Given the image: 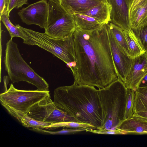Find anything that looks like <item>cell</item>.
<instances>
[{"instance_id": "7", "label": "cell", "mask_w": 147, "mask_h": 147, "mask_svg": "<svg viewBox=\"0 0 147 147\" xmlns=\"http://www.w3.org/2000/svg\"><path fill=\"white\" fill-rule=\"evenodd\" d=\"M48 16L45 33L58 39L72 36L76 28L72 15L67 13L59 0H48Z\"/></svg>"}, {"instance_id": "34", "label": "cell", "mask_w": 147, "mask_h": 147, "mask_svg": "<svg viewBox=\"0 0 147 147\" xmlns=\"http://www.w3.org/2000/svg\"><path fill=\"white\" fill-rule=\"evenodd\" d=\"M145 134H147V131L145 132Z\"/></svg>"}, {"instance_id": "17", "label": "cell", "mask_w": 147, "mask_h": 147, "mask_svg": "<svg viewBox=\"0 0 147 147\" xmlns=\"http://www.w3.org/2000/svg\"><path fill=\"white\" fill-rule=\"evenodd\" d=\"M117 129L127 134H145L147 131V121L131 117L123 121Z\"/></svg>"}, {"instance_id": "3", "label": "cell", "mask_w": 147, "mask_h": 147, "mask_svg": "<svg viewBox=\"0 0 147 147\" xmlns=\"http://www.w3.org/2000/svg\"><path fill=\"white\" fill-rule=\"evenodd\" d=\"M98 90L105 119L104 125L100 130L117 129L125 120L127 88L118 79L106 87Z\"/></svg>"}, {"instance_id": "26", "label": "cell", "mask_w": 147, "mask_h": 147, "mask_svg": "<svg viewBox=\"0 0 147 147\" xmlns=\"http://www.w3.org/2000/svg\"><path fill=\"white\" fill-rule=\"evenodd\" d=\"M143 47L147 49V24L135 30H133Z\"/></svg>"}, {"instance_id": "29", "label": "cell", "mask_w": 147, "mask_h": 147, "mask_svg": "<svg viewBox=\"0 0 147 147\" xmlns=\"http://www.w3.org/2000/svg\"><path fill=\"white\" fill-rule=\"evenodd\" d=\"M8 2L9 0H0V17L3 13H8Z\"/></svg>"}, {"instance_id": "24", "label": "cell", "mask_w": 147, "mask_h": 147, "mask_svg": "<svg viewBox=\"0 0 147 147\" xmlns=\"http://www.w3.org/2000/svg\"><path fill=\"white\" fill-rule=\"evenodd\" d=\"M135 92L127 89V102L125 113V119L132 117L134 114V108Z\"/></svg>"}, {"instance_id": "1", "label": "cell", "mask_w": 147, "mask_h": 147, "mask_svg": "<svg viewBox=\"0 0 147 147\" xmlns=\"http://www.w3.org/2000/svg\"><path fill=\"white\" fill-rule=\"evenodd\" d=\"M76 62L70 69L78 85L104 88L118 79L107 24L93 31L76 28L73 34Z\"/></svg>"}, {"instance_id": "18", "label": "cell", "mask_w": 147, "mask_h": 147, "mask_svg": "<svg viewBox=\"0 0 147 147\" xmlns=\"http://www.w3.org/2000/svg\"><path fill=\"white\" fill-rule=\"evenodd\" d=\"M72 15L76 28L83 30H94L100 28L104 25L95 18L84 14L74 13Z\"/></svg>"}, {"instance_id": "5", "label": "cell", "mask_w": 147, "mask_h": 147, "mask_svg": "<svg viewBox=\"0 0 147 147\" xmlns=\"http://www.w3.org/2000/svg\"><path fill=\"white\" fill-rule=\"evenodd\" d=\"M24 34L23 43L36 45L50 52L66 63L70 68L76 62L73 35L64 39L52 38L45 33H41L16 25Z\"/></svg>"}, {"instance_id": "15", "label": "cell", "mask_w": 147, "mask_h": 147, "mask_svg": "<svg viewBox=\"0 0 147 147\" xmlns=\"http://www.w3.org/2000/svg\"><path fill=\"white\" fill-rule=\"evenodd\" d=\"M131 27L138 29L147 24V0H144L130 12Z\"/></svg>"}, {"instance_id": "23", "label": "cell", "mask_w": 147, "mask_h": 147, "mask_svg": "<svg viewBox=\"0 0 147 147\" xmlns=\"http://www.w3.org/2000/svg\"><path fill=\"white\" fill-rule=\"evenodd\" d=\"M61 127L66 128H85L96 129L93 126L89 124L72 122L52 123L48 127L47 129L53 130Z\"/></svg>"}, {"instance_id": "25", "label": "cell", "mask_w": 147, "mask_h": 147, "mask_svg": "<svg viewBox=\"0 0 147 147\" xmlns=\"http://www.w3.org/2000/svg\"><path fill=\"white\" fill-rule=\"evenodd\" d=\"M92 129L85 128H64L62 130L56 131H50L44 130L43 129H36L35 131L37 132L45 133L51 135H67L74 134L82 131H89Z\"/></svg>"}, {"instance_id": "12", "label": "cell", "mask_w": 147, "mask_h": 147, "mask_svg": "<svg viewBox=\"0 0 147 147\" xmlns=\"http://www.w3.org/2000/svg\"><path fill=\"white\" fill-rule=\"evenodd\" d=\"M147 75V51L132 59L131 68L124 84L126 88L135 92Z\"/></svg>"}, {"instance_id": "33", "label": "cell", "mask_w": 147, "mask_h": 147, "mask_svg": "<svg viewBox=\"0 0 147 147\" xmlns=\"http://www.w3.org/2000/svg\"><path fill=\"white\" fill-rule=\"evenodd\" d=\"M132 117L133 118L141 120L147 121V118L135 116H133Z\"/></svg>"}, {"instance_id": "10", "label": "cell", "mask_w": 147, "mask_h": 147, "mask_svg": "<svg viewBox=\"0 0 147 147\" xmlns=\"http://www.w3.org/2000/svg\"><path fill=\"white\" fill-rule=\"evenodd\" d=\"M108 30L112 57L118 79L124 84L130 71L132 59L127 55L108 28Z\"/></svg>"}, {"instance_id": "22", "label": "cell", "mask_w": 147, "mask_h": 147, "mask_svg": "<svg viewBox=\"0 0 147 147\" xmlns=\"http://www.w3.org/2000/svg\"><path fill=\"white\" fill-rule=\"evenodd\" d=\"M24 126L32 128V130L47 129L51 123H46L37 120L28 116V115L22 117L19 121Z\"/></svg>"}, {"instance_id": "28", "label": "cell", "mask_w": 147, "mask_h": 147, "mask_svg": "<svg viewBox=\"0 0 147 147\" xmlns=\"http://www.w3.org/2000/svg\"><path fill=\"white\" fill-rule=\"evenodd\" d=\"M89 132L94 134H126L127 133L118 129L113 130H103L92 129Z\"/></svg>"}, {"instance_id": "16", "label": "cell", "mask_w": 147, "mask_h": 147, "mask_svg": "<svg viewBox=\"0 0 147 147\" xmlns=\"http://www.w3.org/2000/svg\"><path fill=\"white\" fill-rule=\"evenodd\" d=\"M125 38L133 59L143 54L146 51L133 30L130 28L123 30Z\"/></svg>"}, {"instance_id": "14", "label": "cell", "mask_w": 147, "mask_h": 147, "mask_svg": "<svg viewBox=\"0 0 147 147\" xmlns=\"http://www.w3.org/2000/svg\"><path fill=\"white\" fill-rule=\"evenodd\" d=\"M78 13L92 17L104 25L107 24L111 21L110 6L107 0L87 10Z\"/></svg>"}, {"instance_id": "13", "label": "cell", "mask_w": 147, "mask_h": 147, "mask_svg": "<svg viewBox=\"0 0 147 147\" xmlns=\"http://www.w3.org/2000/svg\"><path fill=\"white\" fill-rule=\"evenodd\" d=\"M105 0H59L67 13L72 14L87 10Z\"/></svg>"}, {"instance_id": "2", "label": "cell", "mask_w": 147, "mask_h": 147, "mask_svg": "<svg viewBox=\"0 0 147 147\" xmlns=\"http://www.w3.org/2000/svg\"><path fill=\"white\" fill-rule=\"evenodd\" d=\"M57 107L73 117L78 123L90 125L96 129L104 126L105 119L98 92L94 87L74 83L61 86L54 91Z\"/></svg>"}, {"instance_id": "21", "label": "cell", "mask_w": 147, "mask_h": 147, "mask_svg": "<svg viewBox=\"0 0 147 147\" xmlns=\"http://www.w3.org/2000/svg\"><path fill=\"white\" fill-rule=\"evenodd\" d=\"M9 17L8 13H3L0 17V18L8 30L11 38L17 37L24 40L25 36L24 34L16 25H14L11 22L9 18Z\"/></svg>"}, {"instance_id": "32", "label": "cell", "mask_w": 147, "mask_h": 147, "mask_svg": "<svg viewBox=\"0 0 147 147\" xmlns=\"http://www.w3.org/2000/svg\"><path fill=\"white\" fill-rule=\"evenodd\" d=\"M146 86H147V75L145 76L142 81L139 87H144Z\"/></svg>"}, {"instance_id": "19", "label": "cell", "mask_w": 147, "mask_h": 147, "mask_svg": "<svg viewBox=\"0 0 147 147\" xmlns=\"http://www.w3.org/2000/svg\"><path fill=\"white\" fill-rule=\"evenodd\" d=\"M108 29L111 32L116 40L127 55L131 58V52L125 37L123 30L112 22L107 24Z\"/></svg>"}, {"instance_id": "8", "label": "cell", "mask_w": 147, "mask_h": 147, "mask_svg": "<svg viewBox=\"0 0 147 147\" xmlns=\"http://www.w3.org/2000/svg\"><path fill=\"white\" fill-rule=\"evenodd\" d=\"M28 115L37 120L46 123H78L73 117L58 108L51 100L50 94L33 106Z\"/></svg>"}, {"instance_id": "11", "label": "cell", "mask_w": 147, "mask_h": 147, "mask_svg": "<svg viewBox=\"0 0 147 147\" xmlns=\"http://www.w3.org/2000/svg\"><path fill=\"white\" fill-rule=\"evenodd\" d=\"M133 0H107L110 6L111 22L123 30L131 28L130 10Z\"/></svg>"}, {"instance_id": "9", "label": "cell", "mask_w": 147, "mask_h": 147, "mask_svg": "<svg viewBox=\"0 0 147 147\" xmlns=\"http://www.w3.org/2000/svg\"><path fill=\"white\" fill-rule=\"evenodd\" d=\"M48 13L47 0H41L22 8L18 14L22 21L26 24L36 25L44 29L47 22Z\"/></svg>"}, {"instance_id": "20", "label": "cell", "mask_w": 147, "mask_h": 147, "mask_svg": "<svg viewBox=\"0 0 147 147\" xmlns=\"http://www.w3.org/2000/svg\"><path fill=\"white\" fill-rule=\"evenodd\" d=\"M147 109V86L139 87L135 92L134 113Z\"/></svg>"}, {"instance_id": "27", "label": "cell", "mask_w": 147, "mask_h": 147, "mask_svg": "<svg viewBox=\"0 0 147 147\" xmlns=\"http://www.w3.org/2000/svg\"><path fill=\"white\" fill-rule=\"evenodd\" d=\"M28 0H9L8 12L9 15L14 8H19L25 4H28Z\"/></svg>"}, {"instance_id": "6", "label": "cell", "mask_w": 147, "mask_h": 147, "mask_svg": "<svg viewBox=\"0 0 147 147\" xmlns=\"http://www.w3.org/2000/svg\"><path fill=\"white\" fill-rule=\"evenodd\" d=\"M50 94L49 91L17 89L11 84L8 89L0 94V101L8 113L19 121L33 106Z\"/></svg>"}, {"instance_id": "30", "label": "cell", "mask_w": 147, "mask_h": 147, "mask_svg": "<svg viewBox=\"0 0 147 147\" xmlns=\"http://www.w3.org/2000/svg\"><path fill=\"white\" fill-rule=\"evenodd\" d=\"M133 116L147 118V109L137 111L134 113Z\"/></svg>"}, {"instance_id": "4", "label": "cell", "mask_w": 147, "mask_h": 147, "mask_svg": "<svg viewBox=\"0 0 147 147\" xmlns=\"http://www.w3.org/2000/svg\"><path fill=\"white\" fill-rule=\"evenodd\" d=\"M5 69L12 83L24 81L31 84L37 90L49 91V85L44 79L37 74L22 57L17 43L12 38L6 44L4 58Z\"/></svg>"}, {"instance_id": "31", "label": "cell", "mask_w": 147, "mask_h": 147, "mask_svg": "<svg viewBox=\"0 0 147 147\" xmlns=\"http://www.w3.org/2000/svg\"><path fill=\"white\" fill-rule=\"evenodd\" d=\"M144 0H133L130 7V12L133 10L138 5Z\"/></svg>"}, {"instance_id": "35", "label": "cell", "mask_w": 147, "mask_h": 147, "mask_svg": "<svg viewBox=\"0 0 147 147\" xmlns=\"http://www.w3.org/2000/svg\"><path fill=\"white\" fill-rule=\"evenodd\" d=\"M146 51H147V49L146 50Z\"/></svg>"}]
</instances>
